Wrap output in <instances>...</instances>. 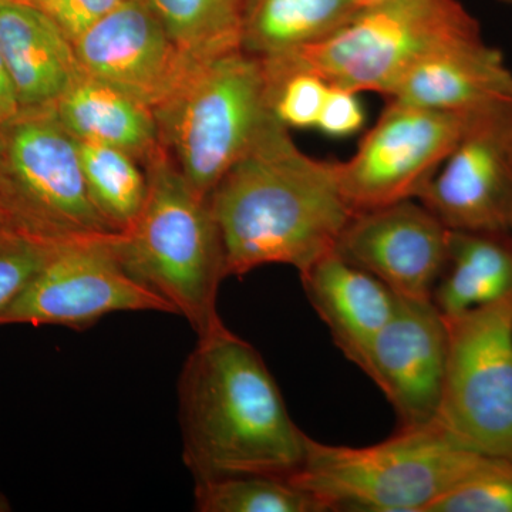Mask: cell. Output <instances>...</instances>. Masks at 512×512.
<instances>
[{
    "instance_id": "6da1fadb",
    "label": "cell",
    "mask_w": 512,
    "mask_h": 512,
    "mask_svg": "<svg viewBox=\"0 0 512 512\" xmlns=\"http://www.w3.org/2000/svg\"><path fill=\"white\" fill-rule=\"evenodd\" d=\"M228 276L284 264L306 274L335 251L355 214L339 177V161L319 160L296 146L274 116L211 192Z\"/></svg>"
},
{
    "instance_id": "7a4b0ae2",
    "label": "cell",
    "mask_w": 512,
    "mask_h": 512,
    "mask_svg": "<svg viewBox=\"0 0 512 512\" xmlns=\"http://www.w3.org/2000/svg\"><path fill=\"white\" fill-rule=\"evenodd\" d=\"M185 466L195 483L265 474L291 477L305 433L258 350L225 325L198 338L178 380Z\"/></svg>"
},
{
    "instance_id": "3957f363",
    "label": "cell",
    "mask_w": 512,
    "mask_h": 512,
    "mask_svg": "<svg viewBox=\"0 0 512 512\" xmlns=\"http://www.w3.org/2000/svg\"><path fill=\"white\" fill-rule=\"evenodd\" d=\"M144 170L147 200L136 222L117 235V254L200 338L224 325L217 309L228 278L220 229L208 198L192 190L163 147Z\"/></svg>"
},
{
    "instance_id": "277c9868",
    "label": "cell",
    "mask_w": 512,
    "mask_h": 512,
    "mask_svg": "<svg viewBox=\"0 0 512 512\" xmlns=\"http://www.w3.org/2000/svg\"><path fill=\"white\" fill-rule=\"evenodd\" d=\"M488 456L454 443L434 424L397 431L367 447L306 439L302 467L289 477L326 511L427 512Z\"/></svg>"
},
{
    "instance_id": "5b68a950",
    "label": "cell",
    "mask_w": 512,
    "mask_h": 512,
    "mask_svg": "<svg viewBox=\"0 0 512 512\" xmlns=\"http://www.w3.org/2000/svg\"><path fill=\"white\" fill-rule=\"evenodd\" d=\"M154 116L161 147L192 190L210 197L272 117L261 59L235 49L192 63Z\"/></svg>"
},
{
    "instance_id": "8992f818",
    "label": "cell",
    "mask_w": 512,
    "mask_h": 512,
    "mask_svg": "<svg viewBox=\"0 0 512 512\" xmlns=\"http://www.w3.org/2000/svg\"><path fill=\"white\" fill-rule=\"evenodd\" d=\"M478 36L480 23L460 0H390L360 9L322 42L262 60L387 99L431 53Z\"/></svg>"
},
{
    "instance_id": "52a82bcc",
    "label": "cell",
    "mask_w": 512,
    "mask_h": 512,
    "mask_svg": "<svg viewBox=\"0 0 512 512\" xmlns=\"http://www.w3.org/2000/svg\"><path fill=\"white\" fill-rule=\"evenodd\" d=\"M0 221L57 244L116 232L90 200L76 138L53 107L0 121Z\"/></svg>"
},
{
    "instance_id": "ba28073f",
    "label": "cell",
    "mask_w": 512,
    "mask_h": 512,
    "mask_svg": "<svg viewBox=\"0 0 512 512\" xmlns=\"http://www.w3.org/2000/svg\"><path fill=\"white\" fill-rule=\"evenodd\" d=\"M444 320L446 375L433 424L467 450L512 461V295Z\"/></svg>"
},
{
    "instance_id": "9c48e42d",
    "label": "cell",
    "mask_w": 512,
    "mask_h": 512,
    "mask_svg": "<svg viewBox=\"0 0 512 512\" xmlns=\"http://www.w3.org/2000/svg\"><path fill=\"white\" fill-rule=\"evenodd\" d=\"M119 232L57 245L35 278L5 311L2 325L92 328L116 312L177 315L163 296L130 274L116 249Z\"/></svg>"
},
{
    "instance_id": "30bf717a",
    "label": "cell",
    "mask_w": 512,
    "mask_h": 512,
    "mask_svg": "<svg viewBox=\"0 0 512 512\" xmlns=\"http://www.w3.org/2000/svg\"><path fill=\"white\" fill-rule=\"evenodd\" d=\"M476 119L387 101L355 156L339 161L346 200L355 211L417 200Z\"/></svg>"
},
{
    "instance_id": "8fae6325",
    "label": "cell",
    "mask_w": 512,
    "mask_h": 512,
    "mask_svg": "<svg viewBox=\"0 0 512 512\" xmlns=\"http://www.w3.org/2000/svg\"><path fill=\"white\" fill-rule=\"evenodd\" d=\"M417 201L453 231L508 235L512 111L477 117Z\"/></svg>"
},
{
    "instance_id": "7c38bea8",
    "label": "cell",
    "mask_w": 512,
    "mask_h": 512,
    "mask_svg": "<svg viewBox=\"0 0 512 512\" xmlns=\"http://www.w3.org/2000/svg\"><path fill=\"white\" fill-rule=\"evenodd\" d=\"M73 47L84 74L153 110L175 92L194 63L175 45L148 0H127Z\"/></svg>"
},
{
    "instance_id": "4fadbf2b",
    "label": "cell",
    "mask_w": 512,
    "mask_h": 512,
    "mask_svg": "<svg viewBox=\"0 0 512 512\" xmlns=\"http://www.w3.org/2000/svg\"><path fill=\"white\" fill-rule=\"evenodd\" d=\"M448 228L420 201L355 211L335 251L399 298L431 301L447 259Z\"/></svg>"
},
{
    "instance_id": "5bb4252c",
    "label": "cell",
    "mask_w": 512,
    "mask_h": 512,
    "mask_svg": "<svg viewBox=\"0 0 512 512\" xmlns=\"http://www.w3.org/2000/svg\"><path fill=\"white\" fill-rule=\"evenodd\" d=\"M446 365L447 326L437 306L399 298L359 367L392 404L400 430H406L436 420Z\"/></svg>"
},
{
    "instance_id": "9a60e30c",
    "label": "cell",
    "mask_w": 512,
    "mask_h": 512,
    "mask_svg": "<svg viewBox=\"0 0 512 512\" xmlns=\"http://www.w3.org/2000/svg\"><path fill=\"white\" fill-rule=\"evenodd\" d=\"M387 101L464 116L504 113L512 111V72L500 50L473 37L421 60Z\"/></svg>"
},
{
    "instance_id": "2e32d148",
    "label": "cell",
    "mask_w": 512,
    "mask_h": 512,
    "mask_svg": "<svg viewBox=\"0 0 512 512\" xmlns=\"http://www.w3.org/2000/svg\"><path fill=\"white\" fill-rule=\"evenodd\" d=\"M0 55L22 109H45L82 74L72 40L36 3L0 2Z\"/></svg>"
},
{
    "instance_id": "e0dca14e",
    "label": "cell",
    "mask_w": 512,
    "mask_h": 512,
    "mask_svg": "<svg viewBox=\"0 0 512 512\" xmlns=\"http://www.w3.org/2000/svg\"><path fill=\"white\" fill-rule=\"evenodd\" d=\"M306 296L346 359L362 365L377 333L392 318L399 296L338 252L301 275Z\"/></svg>"
},
{
    "instance_id": "ac0fdd59",
    "label": "cell",
    "mask_w": 512,
    "mask_h": 512,
    "mask_svg": "<svg viewBox=\"0 0 512 512\" xmlns=\"http://www.w3.org/2000/svg\"><path fill=\"white\" fill-rule=\"evenodd\" d=\"M53 111L77 141L120 148L143 167L161 148L154 110L87 74L77 77Z\"/></svg>"
},
{
    "instance_id": "d6986e66",
    "label": "cell",
    "mask_w": 512,
    "mask_h": 512,
    "mask_svg": "<svg viewBox=\"0 0 512 512\" xmlns=\"http://www.w3.org/2000/svg\"><path fill=\"white\" fill-rule=\"evenodd\" d=\"M511 295L510 235L448 229L446 264L431 298L441 315H460Z\"/></svg>"
},
{
    "instance_id": "ffe728a7",
    "label": "cell",
    "mask_w": 512,
    "mask_h": 512,
    "mask_svg": "<svg viewBox=\"0 0 512 512\" xmlns=\"http://www.w3.org/2000/svg\"><path fill=\"white\" fill-rule=\"evenodd\" d=\"M355 0H249L241 49L268 59L315 45L359 12Z\"/></svg>"
},
{
    "instance_id": "44dd1931",
    "label": "cell",
    "mask_w": 512,
    "mask_h": 512,
    "mask_svg": "<svg viewBox=\"0 0 512 512\" xmlns=\"http://www.w3.org/2000/svg\"><path fill=\"white\" fill-rule=\"evenodd\" d=\"M77 147L94 207L113 231H127L147 200L148 180L143 164L120 148L90 141H77Z\"/></svg>"
},
{
    "instance_id": "7402d4cb",
    "label": "cell",
    "mask_w": 512,
    "mask_h": 512,
    "mask_svg": "<svg viewBox=\"0 0 512 512\" xmlns=\"http://www.w3.org/2000/svg\"><path fill=\"white\" fill-rule=\"evenodd\" d=\"M175 45L194 62L241 49L249 0H148Z\"/></svg>"
},
{
    "instance_id": "603a6c76",
    "label": "cell",
    "mask_w": 512,
    "mask_h": 512,
    "mask_svg": "<svg viewBox=\"0 0 512 512\" xmlns=\"http://www.w3.org/2000/svg\"><path fill=\"white\" fill-rule=\"evenodd\" d=\"M200 512H325L326 508L289 477L245 474L195 483Z\"/></svg>"
},
{
    "instance_id": "cb8c5ba5",
    "label": "cell",
    "mask_w": 512,
    "mask_h": 512,
    "mask_svg": "<svg viewBox=\"0 0 512 512\" xmlns=\"http://www.w3.org/2000/svg\"><path fill=\"white\" fill-rule=\"evenodd\" d=\"M269 113L286 128H316L329 83L318 74L262 60Z\"/></svg>"
},
{
    "instance_id": "d4e9b609",
    "label": "cell",
    "mask_w": 512,
    "mask_h": 512,
    "mask_svg": "<svg viewBox=\"0 0 512 512\" xmlns=\"http://www.w3.org/2000/svg\"><path fill=\"white\" fill-rule=\"evenodd\" d=\"M427 512H512V461L487 457Z\"/></svg>"
},
{
    "instance_id": "484cf974",
    "label": "cell",
    "mask_w": 512,
    "mask_h": 512,
    "mask_svg": "<svg viewBox=\"0 0 512 512\" xmlns=\"http://www.w3.org/2000/svg\"><path fill=\"white\" fill-rule=\"evenodd\" d=\"M57 245L0 221V312L30 284Z\"/></svg>"
},
{
    "instance_id": "4316f807",
    "label": "cell",
    "mask_w": 512,
    "mask_h": 512,
    "mask_svg": "<svg viewBox=\"0 0 512 512\" xmlns=\"http://www.w3.org/2000/svg\"><path fill=\"white\" fill-rule=\"evenodd\" d=\"M124 2L127 0H40L37 5L73 43Z\"/></svg>"
},
{
    "instance_id": "83f0119b",
    "label": "cell",
    "mask_w": 512,
    "mask_h": 512,
    "mask_svg": "<svg viewBox=\"0 0 512 512\" xmlns=\"http://www.w3.org/2000/svg\"><path fill=\"white\" fill-rule=\"evenodd\" d=\"M365 120V110L359 93L329 84L328 94L316 124L320 133L333 138L353 136L363 127Z\"/></svg>"
},
{
    "instance_id": "f1b7e54d",
    "label": "cell",
    "mask_w": 512,
    "mask_h": 512,
    "mask_svg": "<svg viewBox=\"0 0 512 512\" xmlns=\"http://www.w3.org/2000/svg\"><path fill=\"white\" fill-rule=\"evenodd\" d=\"M20 107L18 94L8 72L3 57L0 55V121H5L15 117Z\"/></svg>"
},
{
    "instance_id": "f546056e",
    "label": "cell",
    "mask_w": 512,
    "mask_h": 512,
    "mask_svg": "<svg viewBox=\"0 0 512 512\" xmlns=\"http://www.w3.org/2000/svg\"><path fill=\"white\" fill-rule=\"evenodd\" d=\"M390 2V0H355L359 9L372 8V6L382 5V3Z\"/></svg>"
},
{
    "instance_id": "4dcf8cb0",
    "label": "cell",
    "mask_w": 512,
    "mask_h": 512,
    "mask_svg": "<svg viewBox=\"0 0 512 512\" xmlns=\"http://www.w3.org/2000/svg\"><path fill=\"white\" fill-rule=\"evenodd\" d=\"M10 510V505L8 503V500H6L5 497H3L2 494H0V512H6Z\"/></svg>"
},
{
    "instance_id": "1f68e13d",
    "label": "cell",
    "mask_w": 512,
    "mask_h": 512,
    "mask_svg": "<svg viewBox=\"0 0 512 512\" xmlns=\"http://www.w3.org/2000/svg\"><path fill=\"white\" fill-rule=\"evenodd\" d=\"M0 2H29V3H36V0H0Z\"/></svg>"
},
{
    "instance_id": "d6a6232c",
    "label": "cell",
    "mask_w": 512,
    "mask_h": 512,
    "mask_svg": "<svg viewBox=\"0 0 512 512\" xmlns=\"http://www.w3.org/2000/svg\"><path fill=\"white\" fill-rule=\"evenodd\" d=\"M501 3H504V5H510L512 6V0H500Z\"/></svg>"
},
{
    "instance_id": "836d02e7",
    "label": "cell",
    "mask_w": 512,
    "mask_h": 512,
    "mask_svg": "<svg viewBox=\"0 0 512 512\" xmlns=\"http://www.w3.org/2000/svg\"><path fill=\"white\" fill-rule=\"evenodd\" d=\"M508 235H510L511 242H512V218H511V224H510V231H508Z\"/></svg>"
},
{
    "instance_id": "e575fe53",
    "label": "cell",
    "mask_w": 512,
    "mask_h": 512,
    "mask_svg": "<svg viewBox=\"0 0 512 512\" xmlns=\"http://www.w3.org/2000/svg\"><path fill=\"white\" fill-rule=\"evenodd\" d=\"M39 2H40V0H36V5H37V3H39Z\"/></svg>"
}]
</instances>
